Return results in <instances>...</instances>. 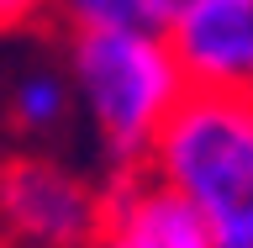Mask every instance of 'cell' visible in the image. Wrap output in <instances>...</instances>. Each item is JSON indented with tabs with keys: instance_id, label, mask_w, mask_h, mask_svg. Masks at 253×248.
I'll use <instances>...</instances> for the list:
<instances>
[{
	"instance_id": "3957f363",
	"label": "cell",
	"mask_w": 253,
	"mask_h": 248,
	"mask_svg": "<svg viewBox=\"0 0 253 248\" xmlns=\"http://www.w3.org/2000/svg\"><path fill=\"white\" fill-rule=\"evenodd\" d=\"M100 227V180L47 153L0 158V248H90Z\"/></svg>"
},
{
	"instance_id": "7a4b0ae2",
	"label": "cell",
	"mask_w": 253,
	"mask_h": 248,
	"mask_svg": "<svg viewBox=\"0 0 253 248\" xmlns=\"http://www.w3.org/2000/svg\"><path fill=\"white\" fill-rule=\"evenodd\" d=\"M63 63V79L95 127L106 174L142 169L164 116L190 90L164 32H69Z\"/></svg>"
},
{
	"instance_id": "277c9868",
	"label": "cell",
	"mask_w": 253,
	"mask_h": 248,
	"mask_svg": "<svg viewBox=\"0 0 253 248\" xmlns=\"http://www.w3.org/2000/svg\"><path fill=\"white\" fill-rule=\"evenodd\" d=\"M164 43L190 90L253 95V0H190L164 21Z\"/></svg>"
},
{
	"instance_id": "ba28073f",
	"label": "cell",
	"mask_w": 253,
	"mask_h": 248,
	"mask_svg": "<svg viewBox=\"0 0 253 248\" xmlns=\"http://www.w3.org/2000/svg\"><path fill=\"white\" fill-rule=\"evenodd\" d=\"M47 11H53V0H0V37L42 27Z\"/></svg>"
},
{
	"instance_id": "52a82bcc",
	"label": "cell",
	"mask_w": 253,
	"mask_h": 248,
	"mask_svg": "<svg viewBox=\"0 0 253 248\" xmlns=\"http://www.w3.org/2000/svg\"><path fill=\"white\" fill-rule=\"evenodd\" d=\"M47 21L63 32H164L153 0H53Z\"/></svg>"
},
{
	"instance_id": "8992f818",
	"label": "cell",
	"mask_w": 253,
	"mask_h": 248,
	"mask_svg": "<svg viewBox=\"0 0 253 248\" xmlns=\"http://www.w3.org/2000/svg\"><path fill=\"white\" fill-rule=\"evenodd\" d=\"M69 106H74V90L58 69H27V74L11 85V100H5V116H11L16 132L27 138H42V132H58L69 122Z\"/></svg>"
},
{
	"instance_id": "6da1fadb",
	"label": "cell",
	"mask_w": 253,
	"mask_h": 248,
	"mask_svg": "<svg viewBox=\"0 0 253 248\" xmlns=\"http://www.w3.org/2000/svg\"><path fill=\"white\" fill-rule=\"evenodd\" d=\"M142 169L201 211L211 248H253V95L185 90Z\"/></svg>"
},
{
	"instance_id": "9c48e42d",
	"label": "cell",
	"mask_w": 253,
	"mask_h": 248,
	"mask_svg": "<svg viewBox=\"0 0 253 248\" xmlns=\"http://www.w3.org/2000/svg\"><path fill=\"white\" fill-rule=\"evenodd\" d=\"M153 5H158V21H169V16H179V11H185L190 0H153Z\"/></svg>"
},
{
	"instance_id": "5b68a950",
	"label": "cell",
	"mask_w": 253,
	"mask_h": 248,
	"mask_svg": "<svg viewBox=\"0 0 253 248\" xmlns=\"http://www.w3.org/2000/svg\"><path fill=\"white\" fill-rule=\"evenodd\" d=\"M90 248H211L201 211L148 169L100 180V227Z\"/></svg>"
}]
</instances>
